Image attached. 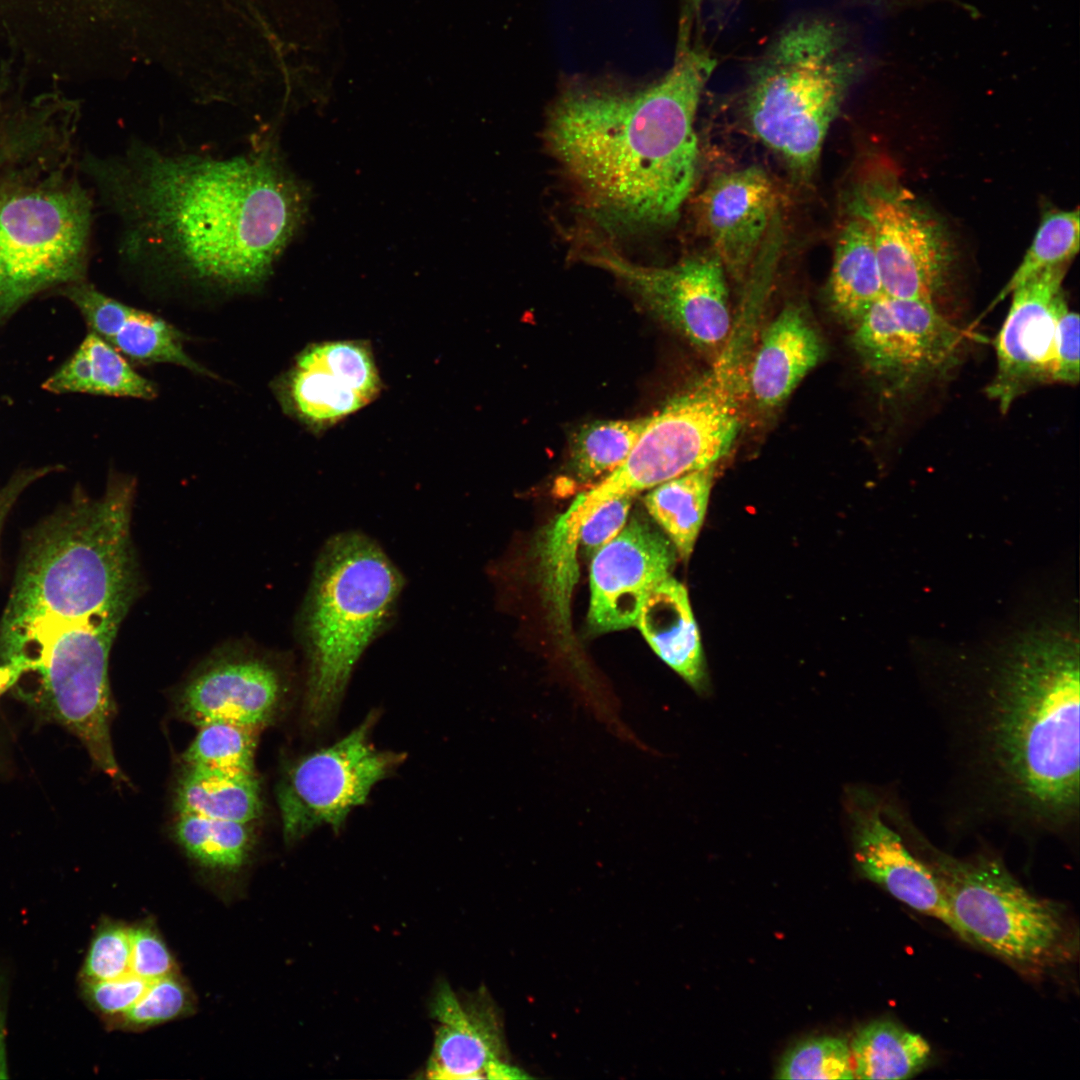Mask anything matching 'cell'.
Listing matches in <instances>:
<instances>
[{"instance_id":"6da1fadb","label":"cell","mask_w":1080,"mask_h":1080,"mask_svg":"<svg viewBox=\"0 0 1080 1080\" xmlns=\"http://www.w3.org/2000/svg\"><path fill=\"white\" fill-rule=\"evenodd\" d=\"M83 171L118 218L131 266L224 294L261 288L304 223L309 190L272 138L230 158L133 142Z\"/></svg>"},{"instance_id":"7a4b0ae2","label":"cell","mask_w":1080,"mask_h":1080,"mask_svg":"<svg viewBox=\"0 0 1080 1080\" xmlns=\"http://www.w3.org/2000/svg\"><path fill=\"white\" fill-rule=\"evenodd\" d=\"M938 704L969 775L1016 825L1079 821V642L1070 620L1035 622L965 668Z\"/></svg>"},{"instance_id":"3957f363","label":"cell","mask_w":1080,"mask_h":1080,"mask_svg":"<svg viewBox=\"0 0 1080 1080\" xmlns=\"http://www.w3.org/2000/svg\"><path fill=\"white\" fill-rule=\"evenodd\" d=\"M681 26L669 70L636 89L574 83L556 97L546 146L584 206L604 224L674 222L696 179L695 120L717 60Z\"/></svg>"},{"instance_id":"277c9868","label":"cell","mask_w":1080,"mask_h":1080,"mask_svg":"<svg viewBox=\"0 0 1080 1080\" xmlns=\"http://www.w3.org/2000/svg\"><path fill=\"white\" fill-rule=\"evenodd\" d=\"M130 540L107 515L67 505L32 537L0 621V660L24 659L36 675L31 699L61 713L109 681L110 650L136 599Z\"/></svg>"},{"instance_id":"5b68a950","label":"cell","mask_w":1080,"mask_h":1080,"mask_svg":"<svg viewBox=\"0 0 1080 1080\" xmlns=\"http://www.w3.org/2000/svg\"><path fill=\"white\" fill-rule=\"evenodd\" d=\"M404 578L372 538L336 534L323 545L299 619L303 715L312 730L334 718L359 659L392 623Z\"/></svg>"},{"instance_id":"8992f818","label":"cell","mask_w":1080,"mask_h":1080,"mask_svg":"<svg viewBox=\"0 0 1080 1080\" xmlns=\"http://www.w3.org/2000/svg\"><path fill=\"white\" fill-rule=\"evenodd\" d=\"M862 68L832 21L809 18L788 26L750 71L743 97L748 128L795 175L810 178Z\"/></svg>"},{"instance_id":"52a82bcc","label":"cell","mask_w":1080,"mask_h":1080,"mask_svg":"<svg viewBox=\"0 0 1080 1080\" xmlns=\"http://www.w3.org/2000/svg\"><path fill=\"white\" fill-rule=\"evenodd\" d=\"M893 819L939 881L962 939L1023 968H1045L1065 957L1068 936L1062 912L1029 892L999 856H952L930 843L902 807Z\"/></svg>"},{"instance_id":"ba28073f","label":"cell","mask_w":1080,"mask_h":1080,"mask_svg":"<svg viewBox=\"0 0 1080 1080\" xmlns=\"http://www.w3.org/2000/svg\"><path fill=\"white\" fill-rule=\"evenodd\" d=\"M92 200L62 170H18L0 185V324L50 288L85 280Z\"/></svg>"},{"instance_id":"9c48e42d","label":"cell","mask_w":1080,"mask_h":1080,"mask_svg":"<svg viewBox=\"0 0 1080 1080\" xmlns=\"http://www.w3.org/2000/svg\"><path fill=\"white\" fill-rule=\"evenodd\" d=\"M736 374L725 358L707 377L669 400L649 421L627 459L570 505L584 521L608 499L633 495L724 457L740 428Z\"/></svg>"},{"instance_id":"30bf717a","label":"cell","mask_w":1080,"mask_h":1080,"mask_svg":"<svg viewBox=\"0 0 1080 1080\" xmlns=\"http://www.w3.org/2000/svg\"><path fill=\"white\" fill-rule=\"evenodd\" d=\"M376 721L377 713L371 712L338 741L298 757L284 769L276 797L287 844L322 826L338 832L373 787L404 762L405 754L373 744Z\"/></svg>"},{"instance_id":"8fae6325","label":"cell","mask_w":1080,"mask_h":1080,"mask_svg":"<svg viewBox=\"0 0 1080 1080\" xmlns=\"http://www.w3.org/2000/svg\"><path fill=\"white\" fill-rule=\"evenodd\" d=\"M574 255L621 281L659 319L694 345L711 349L722 344L731 317L725 270L712 255L685 258L670 266L631 261L604 237L576 235Z\"/></svg>"},{"instance_id":"7c38bea8","label":"cell","mask_w":1080,"mask_h":1080,"mask_svg":"<svg viewBox=\"0 0 1080 1080\" xmlns=\"http://www.w3.org/2000/svg\"><path fill=\"white\" fill-rule=\"evenodd\" d=\"M965 336L934 302L884 294L854 325L852 343L868 370L898 395L948 374Z\"/></svg>"},{"instance_id":"4fadbf2b","label":"cell","mask_w":1080,"mask_h":1080,"mask_svg":"<svg viewBox=\"0 0 1080 1080\" xmlns=\"http://www.w3.org/2000/svg\"><path fill=\"white\" fill-rule=\"evenodd\" d=\"M849 208L871 227L884 294L934 302L951 261L938 221L906 190L879 181L856 192Z\"/></svg>"},{"instance_id":"5bb4252c","label":"cell","mask_w":1080,"mask_h":1080,"mask_svg":"<svg viewBox=\"0 0 1080 1080\" xmlns=\"http://www.w3.org/2000/svg\"><path fill=\"white\" fill-rule=\"evenodd\" d=\"M383 383L364 340L312 343L272 383L283 412L320 434L370 405Z\"/></svg>"},{"instance_id":"9a60e30c","label":"cell","mask_w":1080,"mask_h":1080,"mask_svg":"<svg viewBox=\"0 0 1080 1080\" xmlns=\"http://www.w3.org/2000/svg\"><path fill=\"white\" fill-rule=\"evenodd\" d=\"M290 680L271 656L241 647L215 652L179 690L175 710L193 725L224 721L263 730L282 712Z\"/></svg>"},{"instance_id":"2e32d148","label":"cell","mask_w":1080,"mask_h":1080,"mask_svg":"<svg viewBox=\"0 0 1080 1080\" xmlns=\"http://www.w3.org/2000/svg\"><path fill=\"white\" fill-rule=\"evenodd\" d=\"M1068 265L1046 269L1018 285L994 346L997 369L985 391L1002 413L1032 388L1054 383L1056 329L1066 303Z\"/></svg>"},{"instance_id":"e0dca14e","label":"cell","mask_w":1080,"mask_h":1080,"mask_svg":"<svg viewBox=\"0 0 1080 1080\" xmlns=\"http://www.w3.org/2000/svg\"><path fill=\"white\" fill-rule=\"evenodd\" d=\"M846 808L858 872L900 902L941 921L956 933L939 881L906 842L887 809L886 797L855 787L848 793Z\"/></svg>"},{"instance_id":"ac0fdd59","label":"cell","mask_w":1080,"mask_h":1080,"mask_svg":"<svg viewBox=\"0 0 1080 1080\" xmlns=\"http://www.w3.org/2000/svg\"><path fill=\"white\" fill-rule=\"evenodd\" d=\"M675 548L641 517L629 523L598 549L590 567L588 623L598 632L636 624L650 591L670 576Z\"/></svg>"},{"instance_id":"d6986e66","label":"cell","mask_w":1080,"mask_h":1080,"mask_svg":"<svg viewBox=\"0 0 1080 1080\" xmlns=\"http://www.w3.org/2000/svg\"><path fill=\"white\" fill-rule=\"evenodd\" d=\"M775 186L760 166L716 175L696 204L699 227L725 272L742 279L776 217Z\"/></svg>"},{"instance_id":"ffe728a7","label":"cell","mask_w":1080,"mask_h":1080,"mask_svg":"<svg viewBox=\"0 0 1080 1080\" xmlns=\"http://www.w3.org/2000/svg\"><path fill=\"white\" fill-rule=\"evenodd\" d=\"M431 1015L439 1023L425 1072L427 1078L515 1080L524 1071L504 1057L502 1032L494 1009L478 993L461 1001L447 983L438 986Z\"/></svg>"},{"instance_id":"44dd1931","label":"cell","mask_w":1080,"mask_h":1080,"mask_svg":"<svg viewBox=\"0 0 1080 1080\" xmlns=\"http://www.w3.org/2000/svg\"><path fill=\"white\" fill-rule=\"evenodd\" d=\"M61 294L77 307L91 332L127 359L173 364L212 376L187 353L183 333L165 319L109 297L86 279L62 287Z\"/></svg>"},{"instance_id":"7402d4cb","label":"cell","mask_w":1080,"mask_h":1080,"mask_svg":"<svg viewBox=\"0 0 1080 1080\" xmlns=\"http://www.w3.org/2000/svg\"><path fill=\"white\" fill-rule=\"evenodd\" d=\"M823 341L802 307L785 306L765 330L749 376L759 406L783 403L822 360Z\"/></svg>"},{"instance_id":"603a6c76","label":"cell","mask_w":1080,"mask_h":1080,"mask_svg":"<svg viewBox=\"0 0 1080 1080\" xmlns=\"http://www.w3.org/2000/svg\"><path fill=\"white\" fill-rule=\"evenodd\" d=\"M647 643L697 692L707 688L705 659L688 592L671 576L645 598L636 624Z\"/></svg>"},{"instance_id":"cb8c5ba5","label":"cell","mask_w":1080,"mask_h":1080,"mask_svg":"<svg viewBox=\"0 0 1080 1080\" xmlns=\"http://www.w3.org/2000/svg\"><path fill=\"white\" fill-rule=\"evenodd\" d=\"M829 290L833 308L853 326L884 295L871 227L852 209L835 242Z\"/></svg>"},{"instance_id":"d4e9b609","label":"cell","mask_w":1080,"mask_h":1080,"mask_svg":"<svg viewBox=\"0 0 1080 1080\" xmlns=\"http://www.w3.org/2000/svg\"><path fill=\"white\" fill-rule=\"evenodd\" d=\"M43 388L52 393H88L152 400L156 385L103 338L89 332L72 356L52 374Z\"/></svg>"},{"instance_id":"484cf974","label":"cell","mask_w":1080,"mask_h":1080,"mask_svg":"<svg viewBox=\"0 0 1080 1080\" xmlns=\"http://www.w3.org/2000/svg\"><path fill=\"white\" fill-rule=\"evenodd\" d=\"M177 814L254 822L263 813L257 773H233L184 766L174 792Z\"/></svg>"},{"instance_id":"4316f807","label":"cell","mask_w":1080,"mask_h":1080,"mask_svg":"<svg viewBox=\"0 0 1080 1080\" xmlns=\"http://www.w3.org/2000/svg\"><path fill=\"white\" fill-rule=\"evenodd\" d=\"M857 1079H907L919 1073L931 1056L920 1034L887 1019L862 1027L849 1044Z\"/></svg>"},{"instance_id":"83f0119b","label":"cell","mask_w":1080,"mask_h":1080,"mask_svg":"<svg viewBox=\"0 0 1080 1080\" xmlns=\"http://www.w3.org/2000/svg\"><path fill=\"white\" fill-rule=\"evenodd\" d=\"M714 471L712 465L675 477L653 487L644 498L647 511L683 560L690 557L702 527Z\"/></svg>"},{"instance_id":"f1b7e54d","label":"cell","mask_w":1080,"mask_h":1080,"mask_svg":"<svg viewBox=\"0 0 1080 1080\" xmlns=\"http://www.w3.org/2000/svg\"><path fill=\"white\" fill-rule=\"evenodd\" d=\"M172 832L192 860L218 871L240 869L250 857L256 840L253 822L187 813L177 814Z\"/></svg>"},{"instance_id":"f546056e","label":"cell","mask_w":1080,"mask_h":1080,"mask_svg":"<svg viewBox=\"0 0 1080 1080\" xmlns=\"http://www.w3.org/2000/svg\"><path fill=\"white\" fill-rule=\"evenodd\" d=\"M649 416L604 420L583 425L570 442V464L582 481L617 469L629 456Z\"/></svg>"},{"instance_id":"4dcf8cb0","label":"cell","mask_w":1080,"mask_h":1080,"mask_svg":"<svg viewBox=\"0 0 1080 1080\" xmlns=\"http://www.w3.org/2000/svg\"><path fill=\"white\" fill-rule=\"evenodd\" d=\"M199 730L182 755L184 766L233 773H256L260 731L246 725L214 721Z\"/></svg>"},{"instance_id":"1f68e13d","label":"cell","mask_w":1080,"mask_h":1080,"mask_svg":"<svg viewBox=\"0 0 1080 1080\" xmlns=\"http://www.w3.org/2000/svg\"><path fill=\"white\" fill-rule=\"evenodd\" d=\"M1079 211L1048 212L1036 230L1021 262L997 295L996 304L1018 285L1046 269L1069 265L1079 251Z\"/></svg>"},{"instance_id":"d6a6232c","label":"cell","mask_w":1080,"mask_h":1080,"mask_svg":"<svg viewBox=\"0 0 1080 1080\" xmlns=\"http://www.w3.org/2000/svg\"><path fill=\"white\" fill-rule=\"evenodd\" d=\"M777 1079H854L850 1047L846 1040L821 1036L798 1042L783 1056Z\"/></svg>"},{"instance_id":"836d02e7","label":"cell","mask_w":1080,"mask_h":1080,"mask_svg":"<svg viewBox=\"0 0 1080 1080\" xmlns=\"http://www.w3.org/2000/svg\"><path fill=\"white\" fill-rule=\"evenodd\" d=\"M192 1002L187 985L172 973L149 982L133 1006L111 1023L125 1029H144L185 1015Z\"/></svg>"},{"instance_id":"e575fe53","label":"cell","mask_w":1080,"mask_h":1080,"mask_svg":"<svg viewBox=\"0 0 1080 1080\" xmlns=\"http://www.w3.org/2000/svg\"><path fill=\"white\" fill-rule=\"evenodd\" d=\"M130 928L105 920L97 927L84 960L81 979L110 980L130 973Z\"/></svg>"},{"instance_id":"d590c367","label":"cell","mask_w":1080,"mask_h":1080,"mask_svg":"<svg viewBox=\"0 0 1080 1080\" xmlns=\"http://www.w3.org/2000/svg\"><path fill=\"white\" fill-rule=\"evenodd\" d=\"M148 984L130 972L110 980L81 979V990L88 1004L112 1022L133 1006Z\"/></svg>"},{"instance_id":"8d00e7d4","label":"cell","mask_w":1080,"mask_h":1080,"mask_svg":"<svg viewBox=\"0 0 1080 1080\" xmlns=\"http://www.w3.org/2000/svg\"><path fill=\"white\" fill-rule=\"evenodd\" d=\"M130 971L151 982L175 973L174 959L158 932L150 925L130 928Z\"/></svg>"},{"instance_id":"74e56055","label":"cell","mask_w":1080,"mask_h":1080,"mask_svg":"<svg viewBox=\"0 0 1080 1080\" xmlns=\"http://www.w3.org/2000/svg\"><path fill=\"white\" fill-rule=\"evenodd\" d=\"M633 497L618 496L598 505L580 528L579 544L595 553L611 541L625 526Z\"/></svg>"},{"instance_id":"f35d334b","label":"cell","mask_w":1080,"mask_h":1080,"mask_svg":"<svg viewBox=\"0 0 1080 1080\" xmlns=\"http://www.w3.org/2000/svg\"><path fill=\"white\" fill-rule=\"evenodd\" d=\"M1056 369L1054 383L1076 385L1079 382V316L1062 306L1056 329Z\"/></svg>"},{"instance_id":"ab89813d","label":"cell","mask_w":1080,"mask_h":1080,"mask_svg":"<svg viewBox=\"0 0 1080 1080\" xmlns=\"http://www.w3.org/2000/svg\"><path fill=\"white\" fill-rule=\"evenodd\" d=\"M55 469L56 467L45 466L20 471L0 488V529L5 517L22 492L32 483Z\"/></svg>"},{"instance_id":"60d3db41","label":"cell","mask_w":1080,"mask_h":1080,"mask_svg":"<svg viewBox=\"0 0 1080 1080\" xmlns=\"http://www.w3.org/2000/svg\"><path fill=\"white\" fill-rule=\"evenodd\" d=\"M31 665L24 659H14L0 664V696L14 687L22 677L30 673Z\"/></svg>"},{"instance_id":"b9f144b4","label":"cell","mask_w":1080,"mask_h":1080,"mask_svg":"<svg viewBox=\"0 0 1080 1080\" xmlns=\"http://www.w3.org/2000/svg\"><path fill=\"white\" fill-rule=\"evenodd\" d=\"M7 1078V1062L4 1044V1023L0 997V1079Z\"/></svg>"},{"instance_id":"7bdbcfd3","label":"cell","mask_w":1080,"mask_h":1080,"mask_svg":"<svg viewBox=\"0 0 1080 1080\" xmlns=\"http://www.w3.org/2000/svg\"><path fill=\"white\" fill-rule=\"evenodd\" d=\"M704 0H685V15L683 19L692 21L695 19L697 12L700 10Z\"/></svg>"}]
</instances>
